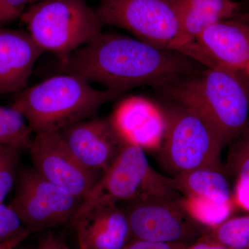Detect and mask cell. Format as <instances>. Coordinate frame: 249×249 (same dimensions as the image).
<instances>
[{"instance_id": "1", "label": "cell", "mask_w": 249, "mask_h": 249, "mask_svg": "<svg viewBox=\"0 0 249 249\" xmlns=\"http://www.w3.org/2000/svg\"><path fill=\"white\" fill-rule=\"evenodd\" d=\"M62 62L65 73L123 93L144 85L160 88L203 70L200 64L177 51L103 32Z\"/></svg>"}, {"instance_id": "2", "label": "cell", "mask_w": 249, "mask_h": 249, "mask_svg": "<svg viewBox=\"0 0 249 249\" xmlns=\"http://www.w3.org/2000/svg\"><path fill=\"white\" fill-rule=\"evenodd\" d=\"M172 101L197 111L214 129L223 148L249 124V74L219 67L160 87Z\"/></svg>"}, {"instance_id": "3", "label": "cell", "mask_w": 249, "mask_h": 249, "mask_svg": "<svg viewBox=\"0 0 249 249\" xmlns=\"http://www.w3.org/2000/svg\"><path fill=\"white\" fill-rule=\"evenodd\" d=\"M12 107L21 113L34 134L59 132L94 117L120 91L98 89L83 77L64 73L17 93Z\"/></svg>"}, {"instance_id": "4", "label": "cell", "mask_w": 249, "mask_h": 249, "mask_svg": "<svg viewBox=\"0 0 249 249\" xmlns=\"http://www.w3.org/2000/svg\"><path fill=\"white\" fill-rule=\"evenodd\" d=\"M19 19L45 52L66 59L102 34L97 10L87 0H45L31 4Z\"/></svg>"}, {"instance_id": "5", "label": "cell", "mask_w": 249, "mask_h": 249, "mask_svg": "<svg viewBox=\"0 0 249 249\" xmlns=\"http://www.w3.org/2000/svg\"><path fill=\"white\" fill-rule=\"evenodd\" d=\"M161 108L165 130L159 159L172 178L198 168L222 166L220 139L202 116L173 101Z\"/></svg>"}, {"instance_id": "6", "label": "cell", "mask_w": 249, "mask_h": 249, "mask_svg": "<svg viewBox=\"0 0 249 249\" xmlns=\"http://www.w3.org/2000/svg\"><path fill=\"white\" fill-rule=\"evenodd\" d=\"M173 178L157 173L145 150L126 143L109 169L103 173L72 218L73 223L91 210L155 196H180Z\"/></svg>"}, {"instance_id": "7", "label": "cell", "mask_w": 249, "mask_h": 249, "mask_svg": "<svg viewBox=\"0 0 249 249\" xmlns=\"http://www.w3.org/2000/svg\"><path fill=\"white\" fill-rule=\"evenodd\" d=\"M181 196H155L121 203L133 239L191 245L205 229L183 207Z\"/></svg>"}, {"instance_id": "8", "label": "cell", "mask_w": 249, "mask_h": 249, "mask_svg": "<svg viewBox=\"0 0 249 249\" xmlns=\"http://www.w3.org/2000/svg\"><path fill=\"white\" fill-rule=\"evenodd\" d=\"M96 10L103 25L160 48L170 49L179 29L173 0H99Z\"/></svg>"}, {"instance_id": "9", "label": "cell", "mask_w": 249, "mask_h": 249, "mask_svg": "<svg viewBox=\"0 0 249 249\" xmlns=\"http://www.w3.org/2000/svg\"><path fill=\"white\" fill-rule=\"evenodd\" d=\"M16 183L11 206L24 225L35 232L71 222L82 201L34 168L23 169Z\"/></svg>"}, {"instance_id": "10", "label": "cell", "mask_w": 249, "mask_h": 249, "mask_svg": "<svg viewBox=\"0 0 249 249\" xmlns=\"http://www.w3.org/2000/svg\"><path fill=\"white\" fill-rule=\"evenodd\" d=\"M29 151L37 173L80 200L88 196L102 177L80 163L59 132L34 134Z\"/></svg>"}, {"instance_id": "11", "label": "cell", "mask_w": 249, "mask_h": 249, "mask_svg": "<svg viewBox=\"0 0 249 249\" xmlns=\"http://www.w3.org/2000/svg\"><path fill=\"white\" fill-rule=\"evenodd\" d=\"M183 54L205 67L249 74V24L237 19L214 23Z\"/></svg>"}, {"instance_id": "12", "label": "cell", "mask_w": 249, "mask_h": 249, "mask_svg": "<svg viewBox=\"0 0 249 249\" xmlns=\"http://www.w3.org/2000/svg\"><path fill=\"white\" fill-rule=\"evenodd\" d=\"M64 142L88 169L103 175L125 145L109 118L97 116L67 126L59 131Z\"/></svg>"}, {"instance_id": "13", "label": "cell", "mask_w": 249, "mask_h": 249, "mask_svg": "<svg viewBox=\"0 0 249 249\" xmlns=\"http://www.w3.org/2000/svg\"><path fill=\"white\" fill-rule=\"evenodd\" d=\"M112 125L126 143L142 150L158 151L165 130L161 107L142 96H130L116 106L109 117Z\"/></svg>"}, {"instance_id": "14", "label": "cell", "mask_w": 249, "mask_h": 249, "mask_svg": "<svg viewBox=\"0 0 249 249\" xmlns=\"http://www.w3.org/2000/svg\"><path fill=\"white\" fill-rule=\"evenodd\" d=\"M43 53L27 31L0 24V96L27 88L36 62Z\"/></svg>"}, {"instance_id": "15", "label": "cell", "mask_w": 249, "mask_h": 249, "mask_svg": "<svg viewBox=\"0 0 249 249\" xmlns=\"http://www.w3.org/2000/svg\"><path fill=\"white\" fill-rule=\"evenodd\" d=\"M72 224L79 249H124L133 239L128 218L119 205L96 208Z\"/></svg>"}, {"instance_id": "16", "label": "cell", "mask_w": 249, "mask_h": 249, "mask_svg": "<svg viewBox=\"0 0 249 249\" xmlns=\"http://www.w3.org/2000/svg\"><path fill=\"white\" fill-rule=\"evenodd\" d=\"M179 20L178 36L171 50L182 52L191 47L198 36L219 21L235 19L240 4L235 0H173Z\"/></svg>"}, {"instance_id": "17", "label": "cell", "mask_w": 249, "mask_h": 249, "mask_svg": "<svg viewBox=\"0 0 249 249\" xmlns=\"http://www.w3.org/2000/svg\"><path fill=\"white\" fill-rule=\"evenodd\" d=\"M173 178L177 189L183 196L235 205L233 188L224 165L198 168Z\"/></svg>"}, {"instance_id": "18", "label": "cell", "mask_w": 249, "mask_h": 249, "mask_svg": "<svg viewBox=\"0 0 249 249\" xmlns=\"http://www.w3.org/2000/svg\"><path fill=\"white\" fill-rule=\"evenodd\" d=\"M226 171L235 179L233 197L236 206L249 213V124L229 145Z\"/></svg>"}, {"instance_id": "19", "label": "cell", "mask_w": 249, "mask_h": 249, "mask_svg": "<svg viewBox=\"0 0 249 249\" xmlns=\"http://www.w3.org/2000/svg\"><path fill=\"white\" fill-rule=\"evenodd\" d=\"M33 132L24 116L11 106H0V145L29 150L34 137Z\"/></svg>"}, {"instance_id": "20", "label": "cell", "mask_w": 249, "mask_h": 249, "mask_svg": "<svg viewBox=\"0 0 249 249\" xmlns=\"http://www.w3.org/2000/svg\"><path fill=\"white\" fill-rule=\"evenodd\" d=\"M183 207L205 229H212L231 217L236 209L234 204H219L213 201L182 196Z\"/></svg>"}, {"instance_id": "21", "label": "cell", "mask_w": 249, "mask_h": 249, "mask_svg": "<svg viewBox=\"0 0 249 249\" xmlns=\"http://www.w3.org/2000/svg\"><path fill=\"white\" fill-rule=\"evenodd\" d=\"M204 234L228 249H249V214L229 218Z\"/></svg>"}, {"instance_id": "22", "label": "cell", "mask_w": 249, "mask_h": 249, "mask_svg": "<svg viewBox=\"0 0 249 249\" xmlns=\"http://www.w3.org/2000/svg\"><path fill=\"white\" fill-rule=\"evenodd\" d=\"M20 150L0 145V204H4L17 179V166Z\"/></svg>"}, {"instance_id": "23", "label": "cell", "mask_w": 249, "mask_h": 249, "mask_svg": "<svg viewBox=\"0 0 249 249\" xmlns=\"http://www.w3.org/2000/svg\"><path fill=\"white\" fill-rule=\"evenodd\" d=\"M27 229L11 205L0 204V243L15 238Z\"/></svg>"}, {"instance_id": "24", "label": "cell", "mask_w": 249, "mask_h": 249, "mask_svg": "<svg viewBox=\"0 0 249 249\" xmlns=\"http://www.w3.org/2000/svg\"><path fill=\"white\" fill-rule=\"evenodd\" d=\"M29 0H0V11L3 24L20 18Z\"/></svg>"}, {"instance_id": "25", "label": "cell", "mask_w": 249, "mask_h": 249, "mask_svg": "<svg viewBox=\"0 0 249 249\" xmlns=\"http://www.w3.org/2000/svg\"><path fill=\"white\" fill-rule=\"evenodd\" d=\"M186 246L183 244L160 243L132 239L124 249H183Z\"/></svg>"}, {"instance_id": "26", "label": "cell", "mask_w": 249, "mask_h": 249, "mask_svg": "<svg viewBox=\"0 0 249 249\" xmlns=\"http://www.w3.org/2000/svg\"><path fill=\"white\" fill-rule=\"evenodd\" d=\"M36 249H70L58 236L49 233L41 239Z\"/></svg>"}, {"instance_id": "27", "label": "cell", "mask_w": 249, "mask_h": 249, "mask_svg": "<svg viewBox=\"0 0 249 249\" xmlns=\"http://www.w3.org/2000/svg\"><path fill=\"white\" fill-rule=\"evenodd\" d=\"M183 249H228L204 233L196 242L187 245Z\"/></svg>"}, {"instance_id": "28", "label": "cell", "mask_w": 249, "mask_h": 249, "mask_svg": "<svg viewBox=\"0 0 249 249\" xmlns=\"http://www.w3.org/2000/svg\"><path fill=\"white\" fill-rule=\"evenodd\" d=\"M34 232H36L33 229L27 228L22 233L15 237V238L0 243V249H16L18 246L20 245L22 242H24L26 239L28 238L29 236H30Z\"/></svg>"}, {"instance_id": "29", "label": "cell", "mask_w": 249, "mask_h": 249, "mask_svg": "<svg viewBox=\"0 0 249 249\" xmlns=\"http://www.w3.org/2000/svg\"><path fill=\"white\" fill-rule=\"evenodd\" d=\"M235 19H240L249 24V14H240Z\"/></svg>"}, {"instance_id": "30", "label": "cell", "mask_w": 249, "mask_h": 249, "mask_svg": "<svg viewBox=\"0 0 249 249\" xmlns=\"http://www.w3.org/2000/svg\"><path fill=\"white\" fill-rule=\"evenodd\" d=\"M42 1H45V0H29V4H34V3H37Z\"/></svg>"}, {"instance_id": "31", "label": "cell", "mask_w": 249, "mask_h": 249, "mask_svg": "<svg viewBox=\"0 0 249 249\" xmlns=\"http://www.w3.org/2000/svg\"><path fill=\"white\" fill-rule=\"evenodd\" d=\"M0 24L4 25V24H3L2 18H1V11H0Z\"/></svg>"}]
</instances>
